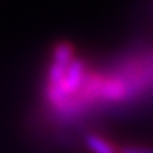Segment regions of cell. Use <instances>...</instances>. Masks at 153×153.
<instances>
[{
  "instance_id": "1",
  "label": "cell",
  "mask_w": 153,
  "mask_h": 153,
  "mask_svg": "<svg viewBox=\"0 0 153 153\" xmlns=\"http://www.w3.org/2000/svg\"><path fill=\"white\" fill-rule=\"evenodd\" d=\"M85 65L80 59H73L71 64L68 65L67 71H65V76L62 79V82L56 86L58 91L67 98L70 97L71 94L80 91L82 85L85 83Z\"/></svg>"
},
{
  "instance_id": "2",
  "label": "cell",
  "mask_w": 153,
  "mask_h": 153,
  "mask_svg": "<svg viewBox=\"0 0 153 153\" xmlns=\"http://www.w3.org/2000/svg\"><path fill=\"white\" fill-rule=\"evenodd\" d=\"M128 94L125 82L120 79H104V83L100 91V97L108 101H119Z\"/></svg>"
},
{
  "instance_id": "3",
  "label": "cell",
  "mask_w": 153,
  "mask_h": 153,
  "mask_svg": "<svg viewBox=\"0 0 153 153\" xmlns=\"http://www.w3.org/2000/svg\"><path fill=\"white\" fill-rule=\"evenodd\" d=\"M85 143L86 147L92 153H119V150L107 140H104L102 137L97 134H89L85 137Z\"/></svg>"
},
{
  "instance_id": "4",
  "label": "cell",
  "mask_w": 153,
  "mask_h": 153,
  "mask_svg": "<svg viewBox=\"0 0 153 153\" xmlns=\"http://www.w3.org/2000/svg\"><path fill=\"white\" fill-rule=\"evenodd\" d=\"M73 46L70 45V43H67V42H62V43H58L55 48H53V62H56V64H59V65H62V67H68L70 64H71V61L74 59V56H73Z\"/></svg>"
},
{
  "instance_id": "5",
  "label": "cell",
  "mask_w": 153,
  "mask_h": 153,
  "mask_svg": "<svg viewBox=\"0 0 153 153\" xmlns=\"http://www.w3.org/2000/svg\"><path fill=\"white\" fill-rule=\"evenodd\" d=\"M119 153H153V147L150 146H129L123 147Z\"/></svg>"
}]
</instances>
